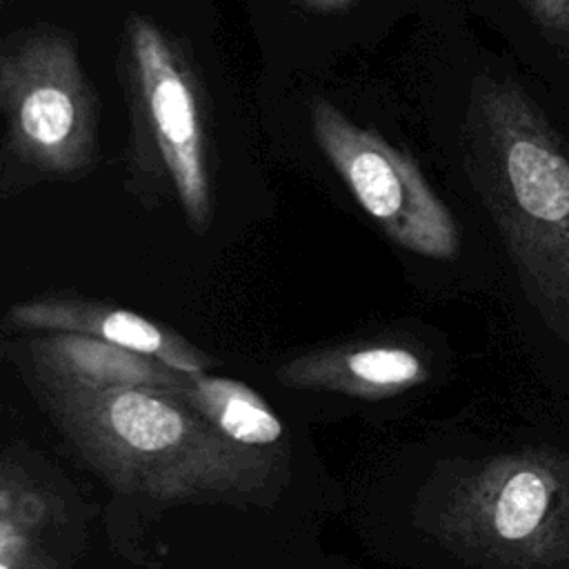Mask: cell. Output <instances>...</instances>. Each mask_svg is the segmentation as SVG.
Listing matches in <instances>:
<instances>
[{
    "label": "cell",
    "instance_id": "1",
    "mask_svg": "<svg viewBox=\"0 0 569 569\" xmlns=\"http://www.w3.org/2000/svg\"><path fill=\"white\" fill-rule=\"evenodd\" d=\"M460 151L527 300L569 347V138L518 80L480 71Z\"/></svg>",
    "mask_w": 569,
    "mask_h": 569
},
{
    "label": "cell",
    "instance_id": "2",
    "mask_svg": "<svg viewBox=\"0 0 569 569\" xmlns=\"http://www.w3.org/2000/svg\"><path fill=\"white\" fill-rule=\"evenodd\" d=\"M40 382L51 420L118 493L158 502L262 496L282 451L224 438L180 391Z\"/></svg>",
    "mask_w": 569,
    "mask_h": 569
},
{
    "label": "cell",
    "instance_id": "3",
    "mask_svg": "<svg viewBox=\"0 0 569 569\" xmlns=\"http://www.w3.org/2000/svg\"><path fill=\"white\" fill-rule=\"evenodd\" d=\"M116 73L129 118L127 167L138 193H171L189 227L204 233L213 211V147L191 51L151 18L129 13Z\"/></svg>",
    "mask_w": 569,
    "mask_h": 569
},
{
    "label": "cell",
    "instance_id": "4",
    "mask_svg": "<svg viewBox=\"0 0 569 569\" xmlns=\"http://www.w3.org/2000/svg\"><path fill=\"white\" fill-rule=\"evenodd\" d=\"M431 531L480 569H569V453L536 445L467 465Z\"/></svg>",
    "mask_w": 569,
    "mask_h": 569
},
{
    "label": "cell",
    "instance_id": "5",
    "mask_svg": "<svg viewBox=\"0 0 569 569\" xmlns=\"http://www.w3.org/2000/svg\"><path fill=\"white\" fill-rule=\"evenodd\" d=\"M4 156L44 178H80L98 158V96L76 38L60 27H29L0 49Z\"/></svg>",
    "mask_w": 569,
    "mask_h": 569
},
{
    "label": "cell",
    "instance_id": "6",
    "mask_svg": "<svg viewBox=\"0 0 569 569\" xmlns=\"http://www.w3.org/2000/svg\"><path fill=\"white\" fill-rule=\"evenodd\" d=\"M309 124L327 162L391 242L433 260L458 256V224L407 151L322 96L309 102Z\"/></svg>",
    "mask_w": 569,
    "mask_h": 569
},
{
    "label": "cell",
    "instance_id": "7",
    "mask_svg": "<svg viewBox=\"0 0 569 569\" xmlns=\"http://www.w3.org/2000/svg\"><path fill=\"white\" fill-rule=\"evenodd\" d=\"M7 318L13 327L24 331H67L93 336L149 356L182 373H198L211 367V360L178 333L136 311L93 300L64 296L33 298L13 305Z\"/></svg>",
    "mask_w": 569,
    "mask_h": 569
},
{
    "label": "cell",
    "instance_id": "8",
    "mask_svg": "<svg viewBox=\"0 0 569 569\" xmlns=\"http://www.w3.org/2000/svg\"><path fill=\"white\" fill-rule=\"evenodd\" d=\"M284 387L338 391L356 398H391L429 378V367L407 345L371 342L356 347L318 349L278 367Z\"/></svg>",
    "mask_w": 569,
    "mask_h": 569
},
{
    "label": "cell",
    "instance_id": "9",
    "mask_svg": "<svg viewBox=\"0 0 569 569\" xmlns=\"http://www.w3.org/2000/svg\"><path fill=\"white\" fill-rule=\"evenodd\" d=\"M29 358L38 380L76 387H149L180 391L184 373L149 356L113 342L51 331L29 342Z\"/></svg>",
    "mask_w": 569,
    "mask_h": 569
},
{
    "label": "cell",
    "instance_id": "10",
    "mask_svg": "<svg viewBox=\"0 0 569 569\" xmlns=\"http://www.w3.org/2000/svg\"><path fill=\"white\" fill-rule=\"evenodd\" d=\"M62 496L9 453L0 467V569H53L42 531L67 520Z\"/></svg>",
    "mask_w": 569,
    "mask_h": 569
},
{
    "label": "cell",
    "instance_id": "11",
    "mask_svg": "<svg viewBox=\"0 0 569 569\" xmlns=\"http://www.w3.org/2000/svg\"><path fill=\"white\" fill-rule=\"evenodd\" d=\"M180 393L238 445L271 451L284 438V427L267 400L240 380L204 376V371L184 373Z\"/></svg>",
    "mask_w": 569,
    "mask_h": 569
},
{
    "label": "cell",
    "instance_id": "12",
    "mask_svg": "<svg viewBox=\"0 0 569 569\" xmlns=\"http://www.w3.org/2000/svg\"><path fill=\"white\" fill-rule=\"evenodd\" d=\"M547 44L569 64V0H513Z\"/></svg>",
    "mask_w": 569,
    "mask_h": 569
},
{
    "label": "cell",
    "instance_id": "13",
    "mask_svg": "<svg viewBox=\"0 0 569 569\" xmlns=\"http://www.w3.org/2000/svg\"><path fill=\"white\" fill-rule=\"evenodd\" d=\"M300 2L316 11H338V9L349 7L353 0H300Z\"/></svg>",
    "mask_w": 569,
    "mask_h": 569
}]
</instances>
